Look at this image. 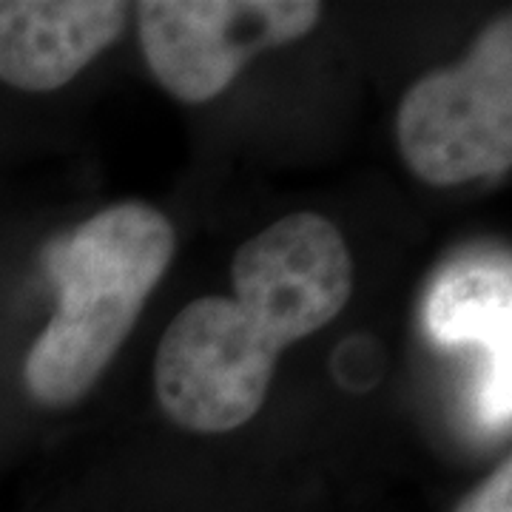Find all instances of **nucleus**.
Listing matches in <instances>:
<instances>
[{"mask_svg": "<svg viewBox=\"0 0 512 512\" xmlns=\"http://www.w3.org/2000/svg\"><path fill=\"white\" fill-rule=\"evenodd\" d=\"M407 168L430 185H461L512 163V20L501 18L473 52L410 86L396 120Z\"/></svg>", "mask_w": 512, "mask_h": 512, "instance_id": "nucleus-2", "label": "nucleus"}, {"mask_svg": "<svg viewBox=\"0 0 512 512\" xmlns=\"http://www.w3.org/2000/svg\"><path fill=\"white\" fill-rule=\"evenodd\" d=\"M234 302L276 350L330 325L353 291V259L339 228L319 214H288L239 245Z\"/></svg>", "mask_w": 512, "mask_h": 512, "instance_id": "nucleus-5", "label": "nucleus"}, {"mask_svg": "<svg viewBox=\"0 0 512 512\" xmlns=\"http://www.w3.org/2000/svg\"><path fill=\"white\" fill-rule=\"evenodd\" d=\"M177 251L160 211L123 202L80 222L46 251L60 302L26 356L23 379L46 407L80 402L128 339Z\"/></svg>", "mask_w": 512, "mask_h": 512, "instance_id": "nucleus-1", "label": "nucleus"}, {"mask_svg": "<svg viewBox=\"0 0 512 512\" xmlns=\"http://www.w3.org/2000/svg\"><path fill=\"white\" fill-rule=\"evenodd\" d=\"M279 353L234 299H194L157 345V399L185 430H237L268 399Z\"/></svg>", "mask_w": 512, "mask_h": 512, "instance_id": "nucleus-3", "label": "nucleus"}, {"mask_svg": "<svg viewBox=\"0 0 512 512\" xmlns=\"http://www.w3.org/2000/svg\"><path fill=\"white\" fill-rule=\"evenodd\" d=\"M456 512H512V461H501Z\"/></svg>", "mask_w": 512, "mask_h": 512, "instance_id": "nucleus-8", "label": "nucleus"}, {"mask_svg": "<svg viewBox=\"0 0 512 512\" xmlns=\"http://www.w3.org/2000/svg\"><path fill=\"white\" fill-rule=\"evenodd\" d=\"M126 15L114 0H0V80L55 92L109 49Z\"/></svg>", "mask_w": 512, "mask_h": 512, "instance_id": "nucleus-6", "label": "nucleus"}, {"mask_svg": "<svg viewBox=\"0 0 512 512\" xmlns=\"http://www.w3.org/2000/svg\"><path fill=\"white\" fill-rule=\"evenodd\" d=\"M510 271L458 265L436 285L427 308L430 333L444 345L481 342L487 362L478 384V410L490 427L510 419Z\"/></svg>", "mask_w": 512, "mask_h": 512, "instance_id": "nucleus-7", "label": "nucleus"}, {"mask_svg": "<svg viewBox=\"0 0 512 512\" xmlns=\"http://www.w3.org/2000/svg\"><path fill=\"white\" fill-rule=\"evenodd\" d=\"M322 18L313 0H146L140 46L165 92L183 103L222 94L259 52L305 37Z\"/></svg>", "mask_w": 512, "mask_h": 512, "instance_id": "nucleus-4", "label": "nucleus"}]
</instances>
